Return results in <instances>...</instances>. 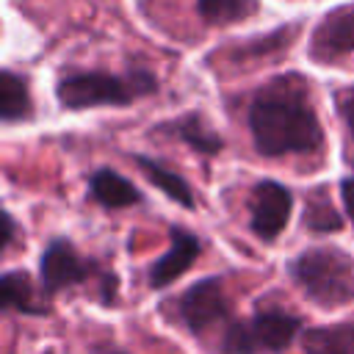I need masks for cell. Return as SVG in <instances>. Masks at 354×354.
<instances>
[{"mask_svg":"<svg viewBox=\"0 0 354 354\" xmlns=\"http://www.w3.org/2000/svg\"><path fill=\"white\" fill-rule=\"evenodd\" d=\"M249 133L254 149L266 158L307 155L324 141L321 122L307 102L301 75H277L249 105Z\"/></svg>","mask_w":354,"mask_h":354,"instance_id":"6da1fadb","label":"cell"},{"mask_svg":"<svg viewBox=\"0 0 354 354\" xmlns=\"http://www.w3.org/2000/svg\"><path fill=\"white\" fill-rule=\"evenodd\" d=\"M158 91V77L149 69H127L122 75L102 69H69L55 83V97L66 111L124 108Z\"/></svg>","mask_w":354,"mask_h":354,"instance_id":"7a4b0ae2","label":"cell"},{"mask_svg":"<svg viewBox=\"0 0 354 354\" xmlns=\"http://www.w3.org/2000/svg\"><path fill=\"white\" fill-rule=\"evenodd\" d=\"M290 279L321 307L354 299V257L340 246H310L288 263Z\"/></svg>","mask_w":354,"mask_h":354,"instance_id":"3957f363","label":"cell"},{"mask_svg":"<svg viewBox=\"0 0 354 354\" xmlns=\"http://www.w3.org/2000/svg\"><path fill=\"white\" fill-rule=\"evenodd\" d=\"M97 285V296L105 304H113L119 296V277L97 263L94 257H83L69 238H53L41 249L39 257V288L50 299L61 290H72L80 285Z\"/></svg>","mask_w":354,"mask_h":354,"instance_id":"277c9868","label":"cell"},{"mask_svg":"<svg viewBox=\"0 0 354 354\" xmlns=\"http://www.w3.org/2000/svg\"><path fill=\"white\" fill-rule=\"evenodd\" d=\"M301 335V318L279 310L266 307L252 313L249 318L230 321L221 332L218 351L221 354H279Z\"/></svg>","mask_w":354,"mask_h":354,"instance_id":"5b68a950","label":"cell"},{"mask_svg":"<svg viewBox=\"0 0 354 354\" xmlns=\"http://www.w3.org/2000/svg\"><path fill=\"white\" fill-rule=\"evenodd\" d=\"M174 310H177L180 324L191 335H205L213 326H221V324L227 326L232 321V307H230V299L224 293V282L218 274L188 285L174 299Z\"/></svg>","mask_w":354,"mask_h":354,"instance_id":"8992f818","label":"cell"},{"mask_svg":"<svg viewBox=\"0 0 354 354\" xmlns=\"http://www.w3.org/2000/svg\"><path fill=\"white\" fill-rule=\"evenodd\" d=\"M293 210V191L279 180H260L249 194V230L260 241H277Z\"/></svg>","mask_w":354,"mask_h":354,"instance_id":"52a82bcc","label":"cell"},{"mask_svg":"<svg viewBox=\"0 0 354 354\" xmlns=\"http://www.w3.org/2000/svg\"><path fill=\"white\" fill-rule=\"evenodd\" d=\"M310 53L315 61H332L354 53V3L329 8L313 30Z\"/></svg>","mask_w":354,"mask_h":354,"instance_id":"ba28073f","label":"cell"},{"mask_svg":"<svg viewBox=\"0 0 354 354\" xmlns=\"http://www.w3.org/2000/svg\"><path fill=\"white\" fill-rule=\"evenodd\" d=\"M169 238H171L169 249L147 271L149 288H169L171 282H177V277H183L196 263V257L202 252V241L194 232H188L185 227H171Z\"/></svg>","mask_w":354,"mask_h":354,"instance_id":"9c48e42d","label":"cell"},{"mask_svg":"<svg viewBox=\"0 0 354 354\" xmlns=\"http://www.w3.org/2000/svg\"><path fill=\"white\" fill-rule=\"evenodd\" d=\"M158 130L166 133V136L180 138L183 144H188V147H191L194 152H199V155H216V152H221V147H224L221 136L210 127V122H207L202 113H183V116H177V119L163 122Z\"/></svg>","mask_w":354,"mask_h":354,"instance_id":"30bf717a","label":"cell"},{"mask_svg":"<svg viewBox=\"0 0 354 354\" xmlns=\"http://www.w3.org/2000/svg\"><path fill=\"white\" fill-rule=\"evenodd\" d=\"M88 194L97 205L108 207V210H119V207H130V205H138L144 196L141 191L119 171L113 169H94L91 177H88Z\"/></svg>","mask_w":354,"mask_h":354,"instance_id":"8fae6325","label":"cell"},{"mask_svg":"<svg viewBox=\"0 0 354 354\" xmlns=\"http://www.w3.org/2000/svg\"><path fill=\"white\" fill-rule=\"evenodd\" d=\"M0 304L3 310H14L22 315H44L47 304L39 301L33 279L22 268H11L0 277Z\"/></svg>","mask_w":354,"mask_h":354,"instance_id":"7c38bea8","label":"cell"},{"mask_svg":"<svg viewBox=\"0 0 354 354\" xmlns=\"http://www.w3.org/2000/svg\"><path fill=\"white\" fill-rule=\"evenodd\" d=\"M133 163L141 169V174L160 191V194H166L171 202H177V205H183V207H194V191H191V185H188V180L183 177V174H177L174 169H169L163 160H155V158H149V155H133Z\"/></svg>","mask_w":354,"mask_h":354,"instance_id":"4fadbf2b","label":"cell"},{"mask_svg":"<svg viewBox=\"0 0 354 354\" xmlns=\"http://www.w3.org/2000/svg\"><path fill=\"white\" fill-rule=\"evenodd\" d=\"M30 116H33V97L28 88V77L14 69H3L0 72V119L6 124H14Z\"/></svg>","mask_w":354,"mask_h":354,"instance_id":"5bb4252c","label":"cell"},{"mask_svg":"<svg viewBox=\"0 0 354 354\" xmlns=\"http://www.w3.org/2000/svg\"><path fill=\"white\" fill-rule=\"evenodd\" d=\"M304 354H354V324L315 326L301 335Z\"/></svg>","mask_w":354,"mask_h":354,"instance_id":"9a60e30c","label":"cell"},{"mask_svg":"<svg viewBox=\"0 0 354 354\" xmlns=\"http://www.w3.org/2000/svg\"><path fill=\"white\" fill-rule=\"evenodd\" d=\"M196 14L205 25H235L257 14V0H196Z\"/></svg>","mask_w":354,"mask_h":354,"instance_id":"2e32d148","label":"cell"},{"mask_svg":"<svg viewBox=\"0 0 354 354\" xmlns=\"http://www.w3.org/2000/svg\"><path fill=\"white\" fill-rule=\"evenodd\" d=\"M304 227H310L313 232H332L343 227L340 213L335 210V205L324 196V191L313 194L307 199V210H304Z\"/></svg>","mask_w":354,"mask_h":354,"instance_id":"e0dca14e","label":"cell"},{"mask_svg":"<svg viewBox=\"0 0 354 354\" xmlns=\"http://www.w3.org/2000/svg\"><path fill=\"white\" fill-rule=\"evenodd\" d=\"M335 108H337L340 119L346 122L348 133L354 136V86H348V88H340V91L335 94Z\"/></svg>","mask_w":354,"mask_h":354,"instance_id":"ac0fdd59","label":"cell"},{"mask_svg":"<svg viewBox=\"0 0 354 354\" xmlns=\"http://www.w3.org/2000/svg\"><path fill=\"white\" fill-rule=\"evenodd\" d=\"M14 241H17V221H14L11 210H3V243H0V252L6 254Z\"/></svg>","mask_w":354,"mask_h":354,"instance_id":"d6986e66","label":"cell"},{"mask_svg":"<svg viewBox=\"0 0 354 354\" xmlns=\"http://www.w3.org/2000/svg\"><path fill=\"white\" fill-rule=\"evenodd\" d=\"M340 196H343V202H346L348 216L354 218V177H346V180L340 183Z\"/></svg>","mask_w":354,"mask_h":354,"instance_id":"ffe728a7","label":"cell"},{"mask_svg":"<svg viewBox=\"0 0 354 354\" xmlns=\"http://www.w3.org/2000/svg\"><path fill=\"white\" fill-rule=\"evenodd\" d=\"M105 354H127V351H119V348H111V351H105Z\"/></svg>","mask_w":354,"mask_h":354,"instance_id":"44dd1931","label":"cell"}]
</instances>
